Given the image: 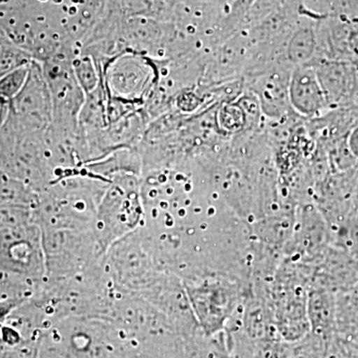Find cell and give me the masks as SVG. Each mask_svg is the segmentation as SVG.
Returning <instances> with one entry per match:
<instances>
[{
    "mask_svg": "<svg viewBox=\"0 0 358 358\" xmlns=\"http://www.w3.org/2000/svg\"><path fill=\"white\" fill-rule=\"evenodd\" d=\"M195 317L205 336L211 338L223 331L236 307L234 291L224 282H204L188 287Z\"/></svg>",
    "mask_w": 358,
    "mask_h": 358,
    "instance_id": "obj_1",
    "label": "cell"
},
{
    "mask_svg": "<svg viewBox=\"0 0 358 358\" xmlns=\"http://www.w3.org/2000/svg\"><path fill=\"white\" fill-rule=\"evenodd\" d=\"M292 233L287 252L294 260L312 262L334 245L333 232L329 223L312 203L301 205Z\"/></svg>",
    "mask_w": 358,
    "mask_h": 358,
    "instance_id": "obj_2",
    "label": "cell"
},
{
    "mask_svg": "<svg viewBox=\"0 0 358 358\" xmlns=\"http://www.w3.org/2000/svg\"><path fill=\"white\" fill-rule=\"evenodd\" d=\"M310 266V288L338 293L358 282V259L348 250L331 245Z\"/></svg>",
    "mask_w": 358,
    "mask_h": 358,
    "instance_id": "obj_3",
    "label": "cell"
},
{
    "mask_svg": "<svg viewBox=\"0 0 358 358\" xmlns=\"http://www.w3.org/2000/svg\"><path fill=\"white\" fill-rule=\"evenodd\" d=\"M289 106L303 117H317L326 110L329 102L317 77V70L310 64L294 68L289 80Z\"/></svg>",
    "mask_w": 358,
    "mask_h": 358,
    "instance_id": "obj_4",
    "label": "cell"
},
{
    "mask_svg": "<svg viewBox=\"0 0 358 358\" xmlns=\"http://www.w3.org/2000/svg\"><path fill=\"white\" fill-rule=\"evenodd\" d=\"M291 73L279 69L268 71L257 78L253 92L264 114L272 119H281L289 106V80Z\"/></svg>",
    "mask_w": 358,
    "mask_h": 358,
    "instance_id": "obj_5",
    "label": "cell"
},
{
    "mask_svg": "<svg viewBox=\"0 0 358 358\" xmlns=\"http://www.w3.org/2000/svg\"><path fill=\"white\" fill-rule=\"evenodd\" d=\"M307 317L310 333L329 343L336 334V293L320 288L308 289Z\"/></svg>",
    "mask_w": 358,
    "mask_h": 358,
    "instance_id": "obj_6",
    "label": "cell"
},
{
    "mask_svg": "<svg viewBox=\"0 0 358 358\" xmlns=\"http://www.w3.org/2000/svg\"><path fill=\"white\" fill-rule=\"evenodd\" d=\"M315 68L329 105L345 100L357 88V75L348 63L326 62Z\"/></svg>",
    "mask_w": 358,
    "mask_h": 358,
    "instance_id": "obj_7",
    "label": "cell"
},
{
    "mask_svg": "<svg viewBox=\"0 0 358 358\" xmlns=\"http://www.w3.org/2000/svg\"><path fill=\"white\" fill-rule=\"evenodd\" d=\"M336 336L358 343V282L336 294Z\"/></svg>",
    "mask_w": 358,
    "mask_h": 358,
    "instance_id": "obj_8",
    "label": "cell"
},
{
    "mask_svg": "<svg viewBox=\"0 0 358 358\" xmlns=\"http://www.w3.org/2000/svg\"><path fill=\"white\" fill-rule=\"evenodd\" d=\"M329 341L310 333L296 343L282 341L281 358H327Z\"/></svg>",
    "mask_w": 358,
    "mask_h": 358,
    "instance_id": "obj_9",
    "label": "cell"
},
{
    "mask_svg": "<svg viewBox=\"0 0 358 358\" xmlns=\"http://www.w3.org/2000/svg\"><path fill=\"white\" fill-rule=\"evenodd\" d=\"M315 51V36L308 26H301L287 44V59L296 66L308 64Z\"/></svg>",
    "mask_w": 358,
    "mask_h": 358,
    "instance_id": "obj_10",
    "label": "cell"
},
{
    "mask_svg": "<svg viewBox=\"0 0 358 358\" xmlns=\"http://www.w3.org/2000/svg\"><path fill=\"white\" fill-rule=\"evenodd\" d=\"M220 122L222 128L227 131L234 133L240 131L248 122V115L241 103H230L224 106L221 110Z\"/></svg>",
    "mask_w": 358,
    "mask_h": 358,
    "instance_id": "obj_11",
    "label": "cell"
},
{
    "mask_svg": "<svg viewBox=\"0 0 358 358\" xmlns=\"http://www.w3.org/2000/svg\"><path fill=\"white\" fill-rule=\"evenodd\" d=\"M348 147L353 157L358 160V127L353 129L352 134L348 136Z\"/></svg>",
    "mask_w": 358,
    "mask_h": 358,
    "instance_id": "obj_12",
    "label": "cell"
},
{
    "mask_svg": "<svg viewBox=\"0 0 358 358\" xmlns=\"http://www.w3.org/2000/svg\"><path fill=\"white\" fill-rule=\"evenodd\" d=\"M327 358H341V357H336V355H329V357H327Z\"/></svg>",
    "mask_w": 358,
    "mask_h": 358,
    "instance_id": "obj_13",
    "label": "cell"
}]
</instances>
